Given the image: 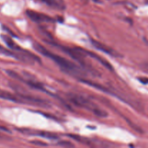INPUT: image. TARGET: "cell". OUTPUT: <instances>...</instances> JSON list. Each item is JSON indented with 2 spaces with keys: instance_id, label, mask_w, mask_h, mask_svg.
<instances>
[{
  "instance_id": "11",
  "label": "cell",
  "mask_w": 148,
  "mask_h": 148,
  "mask_svg": "<svg viewBox=\"0 0 148 148\" xmlns=\"http://www.w3.org/2000/svg\"><path fill=\"white\" fill-rule=\"evenodd\" d=\"M24 82H25L26 83H27V85H29V86L31 87V88H34V89L46 91V90H45V88H44V87H43V85H42V84L39 83V82H35V81H31V80L24 81Z\"/></svg>"
},
{
  "instance_id": "3",
  "label": "cell",
  "mask_w": 148,
  "mask_h": 148,
  "mask_svg": "<svg viewBox=\"0 0 148 148\" xmlns=\"http://www.w3.org/2000/svg\"><path fill=\"white\" fill-rule=\"evenodd\" d=\"M70 100L74 104H75V105L77 106L88 108V109H91L93 113L95 112V110L97 109V108H93V107H92V106L91 105V103L88 101V100L82 98V97L79 96V95H72V96L70 97Z\"/></svg>"
},
{
  "instance_id": "8",
  "label": "cell",
  "mask_w": 148,
  "mask_h": 148,
  "mask_svg": "<svg viewBox=\"0 0 148 148\" xmlns=\"http://www.w3.org/2000/svg\"><path fill=\"white\" fill-rule=\"evenodd\" d=\"M48 5L56 9L64 10L65 8V3L64 0H43Z\"/></svg>"
},
{
  "instance_id": "12",
  "label": "cell",
  "mask_w": 148,
  "mask_h": 148,
  "mask_svg": "<svg viewBox=\"0 0 148 148\" xmlns=\"http://www.w3.org/2000/svg\"><path fill=\"white\" fill-rule=\"evenodd\" d=\"M38 135L43 137H46V138L47 139H52V140H56V139L58 138V136L56 135V134H53V133L46 132L38 133Z\"/></svg>"
},
{
  "instance_id": "5",
  "label": "cell",
  "mask_w": 148,
  "mask_h": 148,
  "mask_svg": "<svg viewBox=\"0 0 148 148\" xmlns=\"http://www.w3.org/2000/svg\"><path fill=\"white\" fill-rule=\"evenodd\" d=\"M59 46L65 53L69 55V56H70V57H72V59L77 61V62H79V63L84 64L83 56H82V54L80 53V52L75 50V49H71V48L66 47V46Z\"/></svg>"
},
{
  "instance_id": "6",
  "label": "cell",
  "mask_w": 148,
  "mask_h": 148,
  "mask_svg": "<svg viewBox=\"0 0 148 148\" xmlns=\"http://www.w3.org/2000/svg\"><path fill=\"white\" fill-rule=\"evenodd\" d=\"M0 98L15 103H24L20 94L15 95V94L11 93L7 91L1 90H0Z\"/></svg>"
},
{
  "instance_id": "10",
  "label": "cell",
  "mask_w": 148,
  "mask_h": 148,
  "mask_svg": "<svg viewBox=\"0 0 148 148\" xmlns=\"http://www.w3.org/2000/svg\"><path fill=\"white\" fill-rule=\"evenodd\" d=\"M1 37H2L4 41L7 43V46H8L10 48H11L12 49H13V50H14V51L22 50V49H20V48L19 47L17 44H15V43H14V42L13 41V40H12L10 37H8V36H2Z\"/></svg>"
},
{
  "instance_id": "13",
  "label": "cell",
  "mask_w": 148,
  "mask_h": 148,
  "mask_svg": "<svg viewBox=\"0 0 148 148\" xmlns=\"http://www.w3.org/2000/svg\"><path fill=\"white\" fill-rule=\"evenodd\" d=\"M59 144L62 146H64V147H73V145H72V143H69V142H61Z\"/></svg>"
},
{
  "instance_id": "4",
  "label": "cell",
  "mask_w": 148,
  "mask_h": 148,
  "mask_svg": "<svg viewBox=\"0 0 148 148\" xmlns=\"http://www.w3.org/2000/svg\"><path fill=\"white\" fill-rule=\"evenodd\" d=\"M91 43L93 45L94 47L96 48L97 49L104 52V53H107V54L110 55V56H114V57H118V56H120V55L116 51H114V49L108 47L106 45L103 44V43H101V42L98 41V40H94V39H91Z\"/></svg>"
},
{
  "instance_id": "9",
  "label": "cell",
  "mask_w": 148,
  "mask_h": 148,
  "mask_svg": "<svg viewBox=\"0 0 148 148\" xmlns=\"http://www.w3.org/2000/svg\"><path fill=\"white\" fill-rule=\"evenodd\" d=\"M79 81H81V82H83V83L90 85V86L92 87V88H96V89L99 90L103 91V92H107V91H108V90H107L105 87H103V85H100V84L96 83V82H92V80H88V79H83V78H79Z\"/></svg>"
},
{
  "instance_id": "1",
  "label": "cell",
  "mask_w": 148,
  "mask_h": 148,
  "mask_svg": "<svg viewBox=\"0 0 148 148\" xmlns=\"http://www.w3.org/2000/svg\"><path fill=\"white\" fill-rule=\"evenodd\" d=\"M36 50L40 52V53H42L44 56H47V57L50 58L53 61V62H56L59 66H61L62 69H63L64 71H66L68 72H72V73H75L77 72V71L78 70V67L75 64L72 63L70 61L67 60L65 58L62 57V56H59L57 54H55V53H51V51H49V50H47L46 49H45L43 46H42L40 44H36L35 46Z\"/></svg>"
},
{
  "instance_id": "14",
  "label": "cell",
  "mask_w": 148,
  "mask_h": 148,
  "mask_svg": "<svg viewBox=\"0 0 148 148\" xmlns=\"http://www.w3.org/2000/svg\"><path fill=\"white\" fill-rule=\"evenodd\" d=\"M146 3H147L148 4V0H146Z\"/></svg>"
},
{
  "instance_id": "7",
  "label": "cell",
  "mask_w": 148,
  "mask_h": 148,
  "mask_svg": "<svg viewBox=\"0 0 148 148\" xmlns=\"http://www.w3.org/2000/svg\"><path fill=\"white\" fill-rule=\"evenodd\" d=\"M85 51V53H88V54L89 55V56H90L91 57L93 58V59H95V60L98 61V62H99L101 64L103 65L106 68H107V69H109V70H111V71L114 70V69H113L112 65H111V64L108 62V61H106V59H104L103 58L101 57V56H99V55L96 54V53H93V52H92V51Z\"/></svg>"
},
{
  "instance_id": "2",
  "label": "cell",
  "mask_w": 148,
  "mask_h": 148,
  "mask_svg": "<svg viewBox=\"0 0 148 148\" xmlns=\"http://www.w3.org/2000/svg\"><path fill=\"white\" fill-rule=\"evenodd\" d=\"M26 14L28 16L30 19L36 23H48V22H53V20L49 15L43 14V13L33 11V10H27Z\"/></svg>"
}]
</instances>
